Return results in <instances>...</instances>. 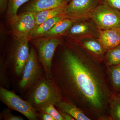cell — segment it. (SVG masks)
<instances>
[{"label":"cell","instance_id":"obj_28","mask_svg":"<svg viewBox=\"0 0 120 120\" xmlns=\"http://www.w3.org/2000/svg\"><path fill=\"white\" fill-rule=\"evenodd\" d=\"M64 120H75L71 115L66 112L57 109Z\"/></svg>","mask_w":120,"mask_h":120},{"label":"cell","instance_id":"obj_6","mask_svg":"<svg viewBox=\"0 0 120 120\" xmlns=\"http://www.w3.org/2000/svg\"><path fill=\"white\" fill-rule=\"evenodd\" d=\"M0 100L10 109L20 113L28 120H38V112L30 102L22 99L13 91L1 86Z\"/></svg>","mask_w":120,"mask_h":120},{"label":"cell","instance_id":"obj_1","mask_svg":"<svg viewBox=\"0 0 120 120\" xmlns=\"http://www.w3.org/2000/svg\"><path fill=\"white\" fill-rule=\"evenodd\" d=\"M101 63L78 45L67 43L54 57L52 76L63 96L91 120H111L109 102L113 92Z\"/></svg>","mask_w":120,"mask_h":120},{"label":"cell","instance_id":"obj_7","mask_svg":"<svg viewBox=\"0 0 120 120\" xmlns=\"http://www.w3.org/2000/svg\"><path fill=\"white\" fill-rule=\"evenodd\" d=\"M99 0H71L63 14L64 18L75 22L91 19Z\"/></svg>","mask_w":120,"mask_h":120},{"label":"cell","instance_id":"obj_4","mask_svg":"<svg viewBox=\"0 0 120 120\" xmlns=\"http://www.w3.org/2000/svg\"><path fill=\"white\" fill-rule=\"evenodd\" d=\"M30 41L37 49L45 75L52 77L51 68L54 57L57 48L62 44L60 37H40Z\"/></svg>","mask_w":120,"mask_h":120},{"label":"cell","instance_id":"obj_12","mask_svg":"<svg viewBox=\"0 0 120 120\" xmlns=\"http://www.w3.org/2000/svg\"><path fill=\"white\" fill-rule=\"evenodd\" d=\"M71 0H30L24 7V10L37 13L47 9L66 6Z\"/></svg>","mask_w":120,"mask_h":120},{"label":"cell","instance_id":"obj_23","mask_svg":"<svg viewBox=\"0 0 120 120\" xmlns=\"http://www.w3.org/2000/svg\"><path fill=\"white\" fill-rule=\"evenodd\" d=\"M11 82L7 69L3 64L0 62V86L7 89L9 88Z\"/></svg>","mask_w":120,"mask_h":120},{"label":"cell","instance_id":"obj_11","mask_svg":"<svg viewBox=\"0 0 120 120\" xmlns=\"http://www.w3.org/2000/svg\"><path fill=\"white\" fill-rule=\"evenodd\" d=\"M79 46L92 58L101 63L104 60L106 51L98 38H90L71 42Z\"/></svg>","mask_w":120,"mask_h":120},{"label":"cell","instance_id":"obj_13","mask_svg":"<svg viewBox=\"0 0 120 120\" xmlns=\"http://www.w3.org/2000/svg\"><path fill=\"white\" fill-rule=\"evenodd\" d=\"M98 39L106 51L113 49L120 45V28L99 30Z\"/></svg>","mask_w":120,"mask_h":120},{"label":"cell","instance_id":"obj_21","mask_svg":"<svg viewBox=\"0 0 120 120\" xmlns=\"http://www.w3.org/2000/svg\"><path fill=\"white\" fill-rule=\"evenodd\" d=\"M30 0H8V6L6 12V18L9 22L17 15L19 8Z\"/></svg>","mask_w":120,"mask_h":120},{"label":"cell","instance_id":"obj_27","mask_svg":"<svg viewBox=\"0 0 120 120\" xmlns=\"http://www.w3.org/2000/svg\"><path fill=\"white\" fill-rule=\"evenodd\" d=\"M38 112V120H55L53 117L49 114L42 112Z\"/></svg>","mask_w":120,"mask_h":120},{"label":"cell","instance_id":"obj_10","mask_svg":"<svg viewBox=\"0 0 120 120\" xmlns=\"http://www.w3.org/2000/svg\"><path fill=\"white\" fill-rule=\"evenodd\" d=\"M99 30L91 19L75 22L65 35L70 38L71 42L90 38H98Z\"/></svg>","mask_w":120,"mask_h":120},{"label":"cell","instance_id":"obj_29","mask_svg":"<svg viewBox=\"0 0 120 120\" xmlns=\"http://www.w3.org/2000/svg\"><path fill=\"white\" fill-rule=\"evenodd\" d=\"M117 94V95H118V96H120V94Z\"/></svg>","mask_w":120,"mask_h":120},{"label":"cell","instance_id":"obj_5","mask_svg":"<svg viewBox=\"0 0 120 120\" xmlns=\"http://www.w3.org/2000/svg\"><path fill=\"white\" fill-rule=\"evenodd\" d=\"M45 74L44 68L40 62L37 52L34 48L31 47L30 56L24 68L22 78L19 82L20 90L23 91L28 90Z\"/></svg>","mask_w":120,"mask_h":120},{"label":"cell","instance_id":"obj_16","mask_svg":"<svg viewBox=\"0 0 120 120\" xmlns=\"http://www.w3.org/2000/svg\"><path fill=\"white\" fill-rule=\"evenodd\" d=\"M75 22L73 20L69 19H62L42 37H60L65 35L68 30Z\"/></svg>","mask_w":120,"mask_h":120},{"label":"cell","instance_id":"obj_19","mask_svg":"<svg viewBox=\"0 0 120 120\" xmlns=\"http://www.w3.org/2000/svg\"><path fill=\"white\" fill-rule=\"evenodd\" d=\"M109 112L112 120H120V97L113 94L109 102Z\"/></svg>","mask_w":120,"mask_h":120},{"label":"cell","instance_id":"obj_20","mask_svg":"<svg viewBox=\"0 0 120 120\" xmlns=\"http://www.w3.org/2000/svg\"><path fill=\"white\" fill-rule=\"evenodd\" d=\"M103 61L106 67L120 64V45L107 51Z\"/></svg>","mask_w":120,"mask_h":120},{"label":"cell","instance_id":"obj_22","mask_svg":"<svg viewBox=\"0 0 120 120\" xmlns=\"http://www.w3.org/2000/svg\"><path fill=\"white\" fill-rule=\"evenodd\" d=\"M38 112L48 114L52 117L55 120H64L54 104L51 103L45 105L41 107Z\"/></svg>","mask_w":120,"mask_h":120},{"label":"cell","instance_id":"obj_2","mask_svg":"<svg viewBox=\"0 0 120 120\" xmlns=\"http://www.w3.org/2000/svg\"><path fill=\"white\" fill-rule=\"evenodd\" d=\"M27 91L26 100L37 112L45 105L60 102L64 97L53 78L47 77L45 74Z\"/></svg>","mask_w":120,"mask_h":120},{"label":"cell","instance_id":"obj_26","mask_svg":"<svg viewBox=\"0 0 120 120\" xmlns=\"http://www.w3.org/2000/svg\"><path fill=\"white\" fill-rule=\"evenodd\" d=\"M8 6V0H0V11L1 14L7 12Z\"/></svg>","mask_w":120,"mask_h":120},{"label":"cell","instance_id":"obj_14","mask_svg":"<svg viewBox=\"0 0 120 120\" xmlns=\"http://www.w3.org/2000/svg\"><path fill=\"white\" fill-rule=\"evenodd\" d=\"M55 106L58 109L69 114L75 120H91L82 109L67 97H63L62 101L56 103Z\"/></svg>","mask_w":120,"mask_h":120},{"label":"cell","instance_id":"obj_18","mask_svg":"<svg viewBox=\"0 0 120 120\" xmlns=\"http://www.w3.org/2000/svg\"><path fill=\"white\" fill-rule=\"evenodd\" d=\"M66 6L67 5L56 8L47 9L36 13V26L48 20L63 15Z\"/></svg>","mask_w":120,"mask_h":120},{"label":"cell","instance_id":"obj_24","mask_svg":"<svg viewBox=\"0 0 120 120\" xmlns=\"http://www.w3.org/2000/svg\"><path fill=\"white\" fill-rule=\"evenodd\" d=\"M10 109L5 108L0 114V120H23V117L15 116L11 112Z\"/></svg>","mask_w":120,"mask_h":120},{"label":"cell","instance_id":"obj_8","mask_svg":"<svg viewBox=\"0 0 120 120\" xmlns=\"http://www.w3.org/2000/svg\"><path fill=\"white\" fill-rule=\"evenodd\" d=\"M91 19L99 30L120 28V11L106 5H98Z\"/></svg>","mask_w":120,"mask_h":120},{"label":"cell","instance_id":"obj_9","mask_svg":"<svg viewBox=\"0 0 120 120\" xmlns=\"http://www.w3.org/2000/svg\"><path fill=\"white\" fill-rule=\"evenodd\" d=\"M35 15V12L24 11L8 22L10 31L14 38H28L30 34L36 26Z\"/></svg>","mask_w":120,"mask_h":120},{"label":"cell","instance_id":"obj_17","mask_svg":"<svg viewBox=\"0 0 120 120\" xmlns=\"http://www.w3.org/2000/svg\"><path fill=\"white\" fill-rule=\"evenodd\" d=\"M106 72L113 92L120 93V64L107 67Z\"/></svg>","mask_w":120,"mask_h":120},{"label":"cell","instance_id":"obj_25","mask_svg":"<svg viewBox=\"0 0 120 120\" xmlns=\"http://www.w3.org/2000/svg\"><path fill=\"white\" fill-rule=\"evenodd\" d=\"M99 4L108 5L120 11V0H99Z\"/></svg>","mask_w":120,"mask_h":120},{"label":"cell","instance_id":"obj_3","mask_svg":"<svg viewBox=\"0 0 120 120\" xmlns=\"http://www.w3.org/2000/svg\"><path fill=\"white\" fill-rule=\"evenodd\" d=\"M29 39H15L9 47L5 58H1V62L7 69L10 81L14 83L22 78L24 67L30 54Z\"/></svg>","mask_w":120,"mask_h":120},{"label":"cell","instance_id":"obj_15","mask_svg":"<svg viewBox=\"0 0 120 120\" xmlns=\"http://www.w3.org/2000/svg\"><path fill=\"white\" fill-rule=\"evenodd\" d=\"M64 18L63 15H60L48 20L42 23L35 26L30 34L28 38L29 41L36 38L42 37L57 22Z\"/></svg>","mask_w":120,"mask_h":120}]
</instances>
